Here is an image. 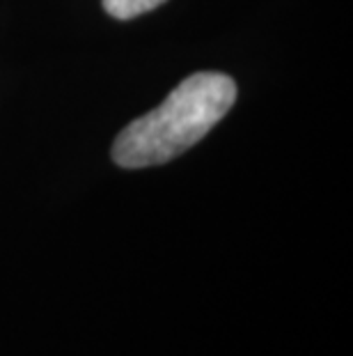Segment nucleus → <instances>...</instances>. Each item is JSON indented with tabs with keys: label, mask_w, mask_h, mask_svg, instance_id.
Returning a JSON list of instances; mask_svg holds the SVG:
<instances>
[{
	"label": "nucleus",
	"mask_w": 353,
	"mask_h": 356,
	"mask_svg": "<svg viewBox=\"0 0 353 356\" xmlns=\"http://www.w3.org/2000/svg\"><path fill=\"white\" fill-rule=\"evenodd\" d=\"M165 0H103V10L115 19H133L161 7Z\"/></svg>",
	"instance_id": "f03ea898"
},
{
	"label": "nucleus",
	"mask_w": 353,
	"mask_h": 356,
	"mask_svg": "<svg viewBox=\"0 0 353 356\" xmlns=\"http://www.w3.org/2000/svg\"><path fill=\"white\" fill-rule=\"evenodd\" d=\"M236 99L234 81L218 72L193 74L161 106L122 129L112 159L122 168L168 163L202 140Z\"/></svg>",
	"instance_id": "f257e3e1"
}]
</instances>
